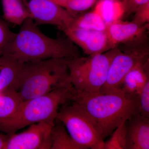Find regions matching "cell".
Segmentation results:
<instances>
[{"instance_id": "603a6c76", "label": "cell", "mask_w": 149, "mask_h": 149, "mask_svg": "<svg viewBox=\"0 0 149 149\" xmlns=\"http://www.w3.org/2000/svg\"><path fill=\"white\" fill-rule=\"evenodd\" d=\"M15 34L11 31L5 23L0 20V55Z\"/></svg>"}, {"instance_id": "7a4b0ae2", "label": "cell", "mask_w": 149, "mask_h": 149, "mask_svg": "<svg viewBox=\"0 0 149 149\" xmlns=\"http://www.w3.org/2000/svg\"><path fill=\"white\" fill-rule=\"evenodd\" d=\"M75 91L72 100L92 118L104 140L128 118L139 113L137 95L86 93Z\"/></svg>"}, {"instance_id": "8992f818", "label": "cell", "mask_w": 149, "mask_h": 149, "mask_svg": "<svg viewBox=\"0 0 149 149\" xmlns=\"http://www.w3.org/2000/svg\"><path fill=\"white\" fill-rule=\"evenodd\" d=\"M56 119L63 123L74 142L84 149H104V140L97 124L76 102L62 105Z\"/></svg>"}, {"instance_id": "cb8c5ba5", "label": "cell", "mask_w": 149, "mask_h": 149, "mask_svg": "<svg viewBox=\"0 0 149 149\" xmlns=\"http://www.w3.org/2000/svg\"><path fill=\"white\" fill-rule=\"evenodd\" d=\"M134 13L133 22L140 25L149 22V2L139 7Z\"/></svg>"}, {"instance_id": "4fadbf2b", "label": "cell", "mask_w": 149, "mask_h": 149, "mask_svg": "<svg viewBox=\"0 0 149 149\" xmlns=\"http://www.w3.org/2000/svg\"><path fill=\"white\" fill-rule=\"evenodd\" d=\"M149 80V60L140 63L126 74L118 93L138 95Z\"/></svg>"}, {"instance_id": "44dd1931", "label": "cell", "mask_w": 149, "mask_h": 149, "mask_svg": "<svg viewBox=\"0 0 149 149\" xmlns=\"http://www.w3.org/2000/svg\"><path fill=\"white\" fill-rule=\"evenodd\" d=\"M138 97L139 113L149 117V80L146 83Z\"/></svg>"}, {"instance_id": "d6986e66", "label": "cell", "mask_w": 149, "mask_h": 149, "mask_svg": "<svg viewBox=\"0 0 149 149\" xmlns=\"http://www.w3.org/2000/svg\"><path fill=\"white\" fill-rule=\"evenodd\" d=\"M125 122L114 130L108 141H104V149H126Z\"/></svg>"}, {"instance_id": "9a60e30c", "label": "cell", "mask_w": 149, "mask_h": 149, "mask_svg": "<svg viewBox=\"0 0 149 149\" xmlns=\"http://www.w3.org/2000/svg\"><path fill=\"white\" fill-rule=\"evenodd\" d=\"M4 18L8 22L22 25L31 15L22 0H2Z\"/></svg>"}, {"instance_id": "8fae6325", "label": "cell", "mask_w": 149, "mask_h": 149, "mask_svg": "<svg viewBox=\"0 0 149 149\" xmlns=\"http://www.w3.org/2000/svg\"><path fill=\"white\" fill-rule=\"evenodd\" d=\"M149 24L140 25L133 22L117 19L107 25V31L115 47L148 40Z\"/></svg>"}, {"instance_id": "7402d4cb", "label": "cell", "mask_w": 149, "mask_h": 149, "mask_svg": "<svg viewBox=\"0 0 149 149\" xmlns=\"http://www.w3.org/2000/svg\"><path fill=\"white\" fill-rule=\"evenodd\" d=\"M121 1L123 14L120 19L134 13L139 7L149 2V0H123Z\"/></svg>"}, {"instance_id": "7c38bea8", "label": "cell", "mask_w": 149, "mask_h": 149, "mask_svg": "<svg viewBox=\"0 0 149 149\" xmlns=\"http://www.w3.org/2000/svg\"><path fill=\"white\" fill-rule=\"evenodd\" d=\"M125 124L126 149H149V117L137 113Z\"/></svg>"}, {"instance_id": "484cf974", "label": "cell", "mask_w": 149, "mask_h": 149, "mask_svg": "<svg viewBox=\"0 0 149 149\" xmlns=\"http://www.w3.org/2000/svg\"><path fill=\"white\" fill-rule=\"evenodd\" d=\"M116 1H123V0H116Z\"/></svg>"}, {"instance_id": "5b68a950", "label": "cell", "mask_w": 149, "mask_h": 149, "mask_svg": "<svg viewBox=\"0 0 149 149\" xmlns=\"http://www.w3.org/2000/svg\"><path fill=\"white\" fill-rule=\"evenodd\" d=\"M118 51L117 47L103 53L66 59L73 88L83 93H100L106 81L111 63Z\"/></svg>"}, {"instance_id": "3957f363", "label": "cell", "mask_w": 149, "mask_h": 149, "mask_svg": "<svg viewBox=\"0 0 149 149\" xmlns=\"http://www.w3.org/2000/svg\"><path fill=\"white\" fill-rule=\"evenodd\" d=\"M66 60L50 58L23 63L15 88L22 101L72 85Z\"/></svg>"}, {"instance_id": "e0dca14e", "label": "cell", "mask_w": 149, "mask_h": 149, "mask_svg": "<svg viewBox=\"0 0 149 149\" xmlns=\"http://www.w3.org/2000/svg\"><path fill=\"white\" fill-rule=\"evenodd\" d=\"M107 25L101 15L94 9V10L87 13L77 15L69 28L102 31L107 30Z\"/></svg>"}, {"instance_id": "d4e9b609", "label": "cell", "mask_w": 149, "mask_h": 149, "mask_svg": "<svg viewBox=\"0 0 149 149\" xmlns=\"http://www.w3.org/2000/svg\"><path fill=\"white\" fill-rule=\"evenodd\" d=\"M9 135L0 133V149H5Z\"/></svg>"}, {"instance_id": "ac0fdd59", "label": "cell", "mask_w": 149, "mask_h": 149, "mask_svg": "<svg viewBox=\"0 0 149 149\" xmlns=\"http://www.w3.org/2000/svg\"><path fill=\"white\" fill-rule=\"evenodd\" d=\"M22 102L15 90H7L0 93V118L12 114Z\"/></svg>"}, {"instance_id": "6da1fadb", "label": "cell", "mask_w": 149, "mask_h": 149, "mask_svg": "<svg viewBox=\"0 0 149 149\" xmlns=\"http://www.w3.org/2000/svg\"><path fill=\"white\" fill-rule=\"evenodd\" d=\"M74 44L67 37L54 39L46 36L33 19L29 18L22 23L2 54L10 56L22 64L50 58L69 59L80 56Z\"/></svg>"}, {"instance_id": "277c9868", "label": "cell", "mask_w": 149, "mask_h": 149, "mask_svg": "<svg viewBox=\"0 0 149 149\" xmlns=\"http://www.w3.org/2000/svg\"><path fill=\"white\" fill-rule=\"evenodd\" d=\"M75 93V89L70 85L22 102L12 114L0 118V131L12 135L34 123L42 121L55 123L60 107L72 100Z\"/></svg>"}, {"instance_id": "30bf717a", "label": "cell", "mask_w": 149, "mask_h": 149, "mask_svg": "<svg viewBox=\"0 0 149 149\" xmlns=\"http://www.w3.org/2000/svg\"><path fill=\"white\" fill-rule=\"evenodd\" d=\"M64 33L88 55L103 53L116 47L112 43L107 30L69 28Z\"/></svg>"}, {"instance_id": "2e32d148", "label": "cell", "mask_w": 149, "mask_h": 149, "mask_svg": "<svg viewBox=\"0 0 149 149\" xmlns=\"http://www.w3.org/2000/svg\"><path fill=\"white\" fill-rule=\"evenodd\" d=\"M51 149H84L74 142L62 123L57 120L51 132Z\"/></svg>"}, {"instance_id": "52a82bcc", "label": "cell", "mask_w": 149, "mask_h": 149, "mask_svg": "<svg viewBox=\"0 0 149 149\" xmlns=\"http://www.w3.org/2000/svg\"><path fill=\"white\" fill-rule=\"evenodd\" d=\"M118 53L110 65L102 94L118 93L126 74L137 64L149 60V40L128 45H119Z\"/></svg>"}, {"instance_id": "ba28073f", "label": "cell", "mask_w": 149, "mask_h": 149, "mask_svg": "<svg viewBox=\"0 0 149 149\" xmlns=\"http://www.w3.org/2000/svg\"><path fill=\"white\" fill-rule=\"evenodd\" d=\"M36 25H55L63 32L69 29L77 15L51 0H22Z\"/></svg>"}, {"instance_id": "ffe728a7", "label": "cell", "mask_w": 149, "mask_h": 149, "mask_svg": "<svg viewBox=\"0 0 149 149\" xmlns=\"http://www.w3.org/2000/svg\"><path fill=\"white\" fill-rule=\"evenodd\" d=\"M99 0H62L58 3L70 12L78 15L89 9L97 3Z\"/></svg>"}, {"instance_id": "9c48e42d", "label": "cell", "mask_w": 149, "mask_h": 149, "mask_svg": "<svg viewBox=\"0 0 149 149\" xmlns=\"http://www.w3.org/2000/svg\"><path fill=\"white\" fill-rule=\"evenodd\" d=\"M54 123L42 121L29 125L24 132L9 135L5 149H51V132Z\"/></svg>"}, {"instance_id": "5bb4252c", "label": "cell", "mask_w": 149, "mask_h": 149, "mask_svg": "<svg viewBox=\"0 0 149 149\" xmlns=\"http://www.w3.org/2000/svg\"><path fill=\"white\" fill-rule=\"evenodd\" d=\"M23 64L6 54L0 55V93L7 90L15 91L19 73Z\"/></svg>"}]
</instances>
